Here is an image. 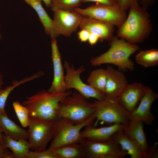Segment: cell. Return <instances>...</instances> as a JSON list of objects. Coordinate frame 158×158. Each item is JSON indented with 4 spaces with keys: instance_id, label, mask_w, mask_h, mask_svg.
<instances>
[{
    "instance_id": "40",
    "label": "cell",
    "mask_w": 158,
    "mask_h": 158,
    "mask_svg": "<svg viewBox=\"0 0 158 158\" xmlns=\"http://www.w3.org/2000/svg\"><path fill=\"white\" fill-rule=\"evenodd\" d=\"M119 4L121 0H115Z\"/></svg>"
},
{
    "instance_id": "41",
    "label": "cell",
    "mask_w": 158,
    "mask_h": 158,
    "mask_svg": "<svg viewBox=\"0 0 158 158\" xmlns=\"http://www.w3.org/2000/svg\"><path fill=\"white\" fill-rule=\"evenodd\" d=\"M0 28H1V25L0 24ZM1 38H2V36H1V34L0 32V40L1 39Z\"/></svg>"
},
{
    "instance_id": "37",
    "label": "cell",
    "mask_w": 158,
    "mask_h": 158,
    "mask_svg": "<svg viewBox=\"0 0 158 158\" xmlns=\"http://www.w3.org/2000/svg\"><path fill=\"white\" fill-rule=\"evenodd\" d=\"M4 84V81L3 80V75L0 70V90L2 88V86Z\"/></svg>"
},
{
    "instance_id": "38",
    "label": "cell",
    "mask_w": 158,
    "mask_h": 158,
    "mask_svg": "<svg viewBox=\"0 0 158 158\" xmlns=\"http://www.w3.org/2000/svg\"><path fill=\"white\" fill-rule=\"evenodd\" d=\"M40 1H42L45 4L46 6L47 7H50V4L51 0H39Z\"/></svg>"
},
{
    "instance_id": "16",
    "label": "cell",
    "mask_w": 158,
    "mask_h": 158,
    "mask_svg": "<svg viewBox=\"0 0 158 158\" xmlns=\"http://www.w3.org/2000/svg\"><path fill=\"white\" fill-rule=\"evenodd\" d=\"M125 124L115 123L105 127L97 128L93 124L85 127L81 132V137L87 139L98 141H107L112 140V135L116 132L123 131Z\"/></svg>"
},
{
    "instance_id": "3",
    "label": "cell",
    "mask_w": 158,
    "mask_h": 158,
    "mask_svg": "<svg viewBox=\"0 0 158 158\" xmlns=\"http://www.w3.org/2000/svg\"><path fill=\"white\" fill-rule=\"evenodd\" d=\"M109 42V49L100 55L92 58L90 61L91 65L97 66L111 64L117 66L122 71L134 70V64L130 57L139 50V47L137 44H131L114 36Z\"/></svg>"
},
{
    "instance_id": "27",
    "label": "cell",
    "mask_w": 158,
    "mask_h": 158,
    "mask_svg": "<svg viewBox=\"0 0 158 158\" xmlns=\"http://www.w3.org/2000/svg\"><path fill=\"white\" fill-rule=\"evenodd\" d=\"M82 0H51L50 6L54 11L56 10L72 11L82 5Z\"/></svg>"
},
{
    "instance_id": "36",
    "label": "cell",
    "mask_w": 158,
    "mask_h": 158,
    "mask_svg": "<svg viewBox=\"0 0 158 158\" xmlns=\"http://www.w3.org/2000/svg\"><path fill=\"white\" fill-rule=\"evenodd\" d=\"M6 148L3 143L0 142V158H2L4 152Z\"/></svg>"
},
{
    "instance_id": "6",
    "label": "cell",
    "mask_w": 158,
    "mask_h": 158,
    "mask_svg": "<svg viewBox=\"0 0 158 158\" xmlns=\"http://www.w3.org/2000/svg\"><path fill=\"white\" fill-rule=\"evenodd\" d=\"M95 117L93 125L99 121L108 124H126L130 121V113L118 102L107 98L101 101L95 100L92 103Z\"/></svg>"
},
{
    "instance_id": "35",
    "label": "cell",
    "mask_w": 158,
    "mask_h": 158,
    "mask_svg": "<svg viewBox=\"0 0 158 158\" xmlns=\"http://www.w3.org/2000/svg\"><path fill=\"white\" fill-rule=\"evenodd\" d=\"M2 158H15V157L12 152L6 149L4 152Z\"/></svg>"
},
{
    "instance_id": "39",
    "label": "cell",
    "mask_w": 158,
    "mask_h": 158,
    "mask_svg": "<svg viewBox=\"0 0 158 158\" xmlns=\"http://www.w3.org/2000/svg\"><path fill=\"white\" fill-rule=\"evenodd\" d=\"M2 132L0 130V142L3 143V141Z\"/></svg>"
},
{
    "instance_id": "8",
    "label": "cell",
    "mask_w": 158,
    "mask_h": 158,
    "mask_svg": "<svg viewBox=\"0 0 158 158\" xmlns=\"http://www.w3.org/2000/svg\"><path fill=\"white\" fill-rule=\"evenodd\" d=\"M74 10L81 14L118 28L126 19V11L119 5H108L97 3L85 8H78Z\"/></svg>"
},
{
    "instance_id": "15",
    "label": "cell",
    "mask_w": 158,
    "mask_h": 158,
    "mask_svg": "<svg viewBox=\"0 0 158 158\" xmlns=\"http://www.w3.org/2000/svg\"><path fill=\"white\" fill-rule=\"evenodd\" d=\"M105 93L107 99L118 102V98L128 83L124 73L108 66Z\"/></svg>"
},
{
    "instance_id": "34",
    "label": "cell",
    "mask_w": 158,
    "mask_h": 158,
    "mask_svg": "<svg viewBox=\"0 0 158 158\" xmlns=\"http://www.w3.org/2000/svg\"><path fill=\"white\" fill-rule=\"evenodd\" d=\"M99 40V37L98 36L92 33H90L88 41L91 46L95 44Z\"/></svg>"
},
{
    "instance_id": "14",
    "label": "cell",
    "mask_w": 158,
    "mask_h": 158,
    "mask_svg": "<svg viewBox=\"0 0 158 158\" xmlns=\"http://www.w3.org/2000/svg\"><path fill=\"white\" fill-rule=\"evenodd\" d=\"M51 46L54 78L52 84L47 91L52 92H64L66 90L65 75L56 38L51 39Z\"/></svg>"
},
{
    "instance_id": "11",
    "label": "cell",
    "mask_w": 158,
    "mask_h": 158,
    "mask_svg": "<svg viewBox=\"0 0 158 158\" xmlns=\"http://www.w3.org/2000/svg\"><path fill=\"white\" fill-rule=\"evenodd\" d=\"M53 12L52 38L60 35L70 37L79 27L83 16L75 10H56Z\"/></svg>"
},
{
    "instance_id": "10",
    "label": "cell",
    "mask_w": 158,
    "mask_h": 158,
    "mask_svg": "<svg viewBox=\"0 0 158 158\" xmlns=\"http://www.w3.org/2000/svg\"><path fill=\"white\" fill-rule=\"evenodd\" d=\"M88 158H124L127 154L116 141H98L84 139L80 143Z\"/></svg>"
},
{
    "instance_id": "2",
    "label": "cell",
    "mask_w": 158,
    "mask_h": 158,
    "mask_svg": "<svg viewBox=\"0 0 158 158\" xmlns=\"http://www.w3.org/2000/svg\"><path fill=\"white\" fill-rule=\"evenodd\" d=\"M52 92L45 90L26 98L22 104L28 109L29 116L49 121H56L58 118L60 102L72 93Z\"/></svg>"
},
{
    "instance_id": "30",
    "label": "cell",
    "mask_w": 158,
    "mask_h": 158,
    "mask_svg": "<svg viewBox=\"0 0 158 158\" xmlns=\"http://www.w3.org/2000/svg\"><path fill=\"white\" fill-rule=\"evenodd\" d=\"M139 4V0H121L119 5L123 9L126 11L131 6Z\"/></svg>"
},
{
    "instance_id": "21",
    "label": "cell",
    "mask_w": 158,
    "mask_h": 158,
    "mask_svg": "<svg viewBox=\"0 0 158 158\" xmlns=\"http://www.w3.org/2000/svg\"><path fill=\"white\" fill-rule=\"evenodd\" d=\"M3 144L7 148L10 149L15 158H26L30 150L27 140H16L5 134H2Z\"/></svg>"
},
{
    "instance_id": "7",
    "label": "cell",
    "mask_w": 158,
    "mask_h": 158,
    "mask_svg": "<svg viewBox=\"0 0 158 158\" xmlns=\"http://www.w3.org/2000/svg\"><path fill=\"white\" fill-rule=\"evenodd\" d=\"M95 119L94 113L85 121L78 124H73L63 119L59 118L58 127L49 148L54 149L66 145L80 143L85 139L81 136V130L88 125L93 124Z\"/></svg>"
},
{
    "instance_id": "33",
    "label": "cell",
    "mask_w": 158,
    "mask_h": 158,
    "mask_svg": "<svg viewBox=\"0 0 158 158\" xmlns=\"http://www.w3.org/2000/svg\"><path fill=\"white\" fill-rule=\"evenodd\" d=\"M157 1V0H139V2L142 6L147 9L150 7L154 5Z\"/></svg>"
},
{
    "instance_id": "12",
    "label": "cell",
    "mask_w": 158,
    "mask_h": 158,
    "mask_svg": "<svg viewBox=\"0 0 158 158\" xmlns=\"http://www.w3.org/2000/svg\"><path fill=\"white\" fill-rule=\"evenodd\" d=\"M158 97V94L149 87L137 107L130 113V121H141L147 125H152L156 117L152 113L151 107Z\"/></svg>"
},
{
    "instance_id": "18",
    "label": "cell",
    "mask_w": 158,
    "mask_h": 158,
    "mask_svg": "<svg viewBox=\"0 0 158 158\" xmlns=\"http://www.w3.org/2000/svg\"><path fill=\"white\" fill-rule=\"evenodd\" d=\"M141 121H130L125 124L124 132L138 145L143 152L145 158H150L151 146L148 144Z\"/></svg>"
},
{
    "instance_id": "19",
    "label": "cell",
    "mask_w": 158,
    "mask_h": 158,
    "mask_svg": "<svg viewBox=\"0 0 158 158\" xmlns=\"http://www.w3.org/2000/svg\"><path fill=\"white\" fill-rule=\"evenodd\" d=\"M111 138L119 145L123 150L127 152L131 158H145L143 152L138 145L123 131L116 132Z\"/></svg>"
},
{
    "instance_id": "4",
    "label": "cell",
    "mask_w": 158,
    "mask_h": 158,
    "mask_svg": "<svg viewBox=\"0 0 158 158\" xmlns=\"http://www.w3.org/2000/svg\"><path fill=\"white\" fill-rule=\"evenodd\" d=\"M94 112L92 103L77 91L72 92L60 102L58 118L78 124L86 121Z\"/></svg>"
},
{
    "instance_id": "17",
    "label": "cell",
    "mask_w": 158,
    "mask_h": 158,
    "mask_svg": "<svg viewBox=\"0 0 158 158\" xmlns=\"http://www.w3.org/2000/svg\"><path fill=\"white\" fill-rule=\"evenodd\" d=\"M79 27L97 35L101 41H110L114 36L113 26L88 16H83Z\"/></svg>"
},
{
    "instance_id": "32",
    "label": "cell",
    "mask_w": 158,
    "mask_h": 158,
    "mask_svg": "<svg viewBox=\"0 0 158 158\" xmlns=\"http://www.w3.org/2000/svg\"><path fill=\"white\" fill-rule=\"evenodd\" d=\"M90 33L87 30L84 29L78 32V38L82 42H86L88 41Z\"/></svg>"
},
{
    "instance_id": "22",
    "label": "cell",
    "mask_w": 158,
    "mask_h": 158,
    "mask_svg": "<svg viewBox=\"0 0 158 158\" xmlns=\"http://www.w3.org/2000/svg\"><path fill=\"white\" fill-rule=\"evenodd\" d=\"M36 11L42 23L45 33L52 38L53 36V20L49 16L39 0H24Z\"/></svg>"
},
{
    "instance_id": "24",
    "label": "cell",
    "mask_w": 158,
    "mask_h": 158,
    "mask_svg": "<svg viewBox=\"0 0 158 158\" xmlns=\"http://www.w3.org/2000/svg\"><path fill=\"white\" fill-rule=\"evenodd\" d=\"M42 76V73L40 71L37 72L30 77L25 78L20 81H13L11 85L8 86L4 89L0 90V113L7 115L5 109L6 101L9 94L15 88L24 83Z\"/></svg>"
},
{
    "instance_id": "13",
    "label": "cell",
    "mask_w": 158,
    "mask_h": 158,
    "mask_svg": "<svg viewBox=\"0 0 158 158\" xmlns=\"http://www.w3.org/2000/svg\"><path fill=\"white\" fill-rule=\"evenodd\" d=\"M149 87L140 83H128L120 95L118 102L130 113L137 107Z\"/></svg>"
},
{
    "instance_id": "23",
    "label": "cell",
    "mask_w": 158,
    "mask_h": 158,
    "mask_svg": "<svg viewBox=\"0 0 158 158\" xmlns=\"http://www.w3.org/2000/svg\"><path fill=\"white\" fill-rule=\"evenodd\" d=\"M58 158L86 157L85 150L80 143L63 145L54 149Z\"/></svg>"
},
{
    "instance_id": "28",
    "label": "cell",
    "mask_w": 158,
    "mask_h": 158,
    "mask_svg": "<svg viewBox=\"0 0 158 158\" xmlns=\"http://www.w3.org/2000/svg\"><path fill=\"white\" fill-rule=\"evenodd\" d=\"M13 106L22 126L25 128L28 127L29 115L28 109L18 101L13 102Z\"/></svg>"
},
{
    "instance_id": "9",
    "label": "cell",
    "mask_w": 158,
    "mask_h": 158,
    "mask_svg": "<svg viewBox=\"0 0 158 158\" xmlns=\"http://www.w3.org/2000/svg\"><path fill=\"white\" fill-rule=\"evenodd\" d=\"M64 67L66 71L65 75L66 90L74 89L87 99L94 98L101 101L107 98L105 94L101 91L84 83L80 77V74L85 69L81 66L76 69L73 65H70L69 62L65 61Z\"/></svg>"
},
{
    "instance_id": "29",
    "label": "cell",
    "mask_w": 158,
    "mask_h": 158,
    "mask_svg": "<svg viewBox=\"0 0 158 158\" xmlns=\"http://www.w3.org/2000/svg\"><path fill=\"white\" fill-rule=\"evenodd\" d=\"M26 158H58L54 149H49L40 151H30Z\"/></svg>"
},
{
    "instance_id": "26",
    "label": "cell",
    "mask_w": 158,
    "mask_h": 158,
    "mask_svg": "<svg viewBox=\"0 0 158 158\" xmlns=\"http://www.w3.org/2000/svg\"><path fill=\"white\" fill-rule=\"evenodd\" d=\"M107 78L106 69L98 68L92 71L87 79V84L105 94V90Z\"/></svg>"
},
{
    "instance_id": "5",
    "label": "cell",
    "mask_w": 158,
    "mask_h": 158,
    "mask_svg": "<svg viewBox=\"0 0 158 158\" xmlns=\"http://www.w3.org/2000/svg\"><path fill=\"white\" fill-rule=\"evenodd\" d=\"M59 120L49 121L29 116L28 142L30 149L35 151L46 150L48 144L54 136Z\"/></svg>"
},
{
    "instance_id": "20",
    "label": "cell",
    "mask_w": 158,
    "mask_h": 158,
    "mask_svg": "<svg viewBox=\"0 0 158 158\" xmlns=\"http://www.w3.org/2000/svg\"><path fill=\"white\" fill-rule=\"evenodd\" d=\"M0 130L5 134L16 140L28 139L29 133L12 121L8 116L0 113Z\"/></svg>"
},
{
    "instance_id": "31",
    "label": "cell",
    "mask_w": 158,
    "mask_h": 158,
    "mask_svg": "<svg viewBox=\"0 0 158 158\" xmlns=\"http://www.w3.org/2000/svg\"><path fill=\"white\" fill-rule=\"evenodd\" d=\"M95 2L97 3L108 5H119L115 0H82V3L87 2Z\"/></svg>"
},
{
    "instance_id": "25",
    "label": "cell",
    "mask_w": 158,
    "mask_h": 158,
    "mask_svg": "<svg viewBox=\"0 0 158 158\" xmlns=\"http://www.w3.org/2000/svg\"><path fill=\"white\" fill-rule=\"evenodd\" d=\"M135 60L145 68L156 66L158 64V50L154 48L141 50L135 56Z\"/></svg>"
},
{
    "instance_id": "1",
    "label": "cell",
    "mask_w": 158,
    "mask_h": 158,
    "mask_svg": "<svg viewBox=\"0 0 158 158\" xmlns=\"http://www.w3.org/2000/svg\"><path fill=\"white\" fill-rule=\"evenodd\" d=\"M128 15L118 28L117 36L132 44L143 42L152 30L150 15L147 9L138 4L129 8Z\"/></svg>"
}]
</instances>
